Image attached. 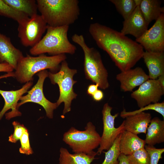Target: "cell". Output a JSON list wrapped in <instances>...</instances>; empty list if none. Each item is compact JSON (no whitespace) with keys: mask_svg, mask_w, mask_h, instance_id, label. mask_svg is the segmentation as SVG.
<instances>
[{"mask_svg":"<svg viewBox=\"0 0 164 164\" xmlns=\"http://www.w3.org/2000/svg\"><path fill=\"white\" fill-rule=\"evenodd\" d=\"M89 32L98 47L105 51L121 71L133 67L142 57V47L136 41L97 22L89 26Z\"/></svg>","mask_w":164,"mask_h":164,"instance_id":"1","label":"cell"},{"mask_svg":"<svg viewBox=\"0 0 164 164\" xmlns=\"http://www.w3.org/2000/svg\"><path fill=\"white\" fill-rule=\"evenodd\" d=\"M38 10L47 25L55 27L74 23L80 14L77 0H37Z\"/></svg>","mask_w":164,"mask_h":164,"instance_id":"2","label":"cell"},{"mask_svg":"<svg viewBox=\"0 0 164 164\" xmlns=\"http://www.w3.org/2000/svg\"><path fill=\"white\" fill-rule=\"evenodd\" d=\"M69 28V26L53 27L47 26L46 34L37 44L31 47L30 53L36 56L47 53L51 56L74 54L77 48L68 39Z\"/></svg>","mask_w":164,"mask_h":164,"instance_id":"3","label":"cell"},{"mask_svg":"<svg viewBox=\"0 0 164 164\" xmlns=\"http://www.w3.org/2000/svg\"><path fill=\"white\" fill-rule=\"evenodd\" d=\"M66 58L65 54L50 56L43 54L35 57L27 55L18 62L14 77L22 84L33 81L34 75L41 71L49 69L54 73L59 70L60 64Z\"/></svg>","mask_w":164,"mask_h":164,"instance_id":"4","label":"cell"},{"mask_svg":"<svg viewBox=\"0 0 164 164\" xmlns=\"http://www.w3.org/2000/svg\"><path fill=\"white\" fill-rule=\"evenodd\" d=\"M72 41L82 50L84 55V71L86 78L97 84L101 89L109 87L108 73L103 63L99 52L94 47H89L82 35L75 34L71 37Z\"/></svg>","mask_w":164,"mask_h":164,"instance_id":"5","label":"cell"},{"mask_svg":"<svg viewBox=\"0 0 164 164\" xmlns=\"http://www.w3.org/2000/svg\"><path fill=\"white\" fill-rule=\"evenodd\" d=\"M63 140L71 149L74 153L91 154L99 146L101 136L95 126L88 122L83 131L72 127L63 135Z\"/></svg>","mask_w":164,"mask_h":164,"instance_id":"6","label":"cell"},{"mask_svg":"<svg viewBox=\"0 0 164 164\" xmlns=\"http://www.w3.org/2000/svg\"><path fill=\"white\" fill-rule=\"evenodd\" d=\"M77 73L76 69L69 67L66 60L61 63L58 72H48V77L52 84L58 86L60 95L56 103L58 107L62 103H64L63 115L70 111L72 101L77 96L73 89V85L77 82L73 80V77Z\"/></svg>","mask_w":164,"mask_h":164,"instance_id":"7","label":"cell"},{"mask_svg":"<svg viewBox=\"0 0 164 164\" xmlns=\"http://www.w3.org/2000/svg\"><path fill=\"white\" fill-rule=\"evenodd\" d=\"M18 24V36L21 43L31 47L41 39L47 26L42 16L38 14Z\"/></svg>","mask_w":164,"mask_h":164,"instance_id":"8","label":"cell"},{"mask_svg":"<svg viewBox=\"0 0 164 164\" xmlns=\"http://www.w3.org/2000/svg\"><path fill=\"white\" fill-rule=\"evenodd\" d=\"M36 74L39 77L36 83L27 91V94L21 97L17 107L19 108L21 105L27 102L36 103L43 107L48 118L52 119L54 110L58 107L56 103H52L47 99L43 92V83L46 78L48 77V72L45 70Z\"/></svg>","mask_w":164,"mask_h":164,"instance_id":"9","label":"cell"},{"mask_svg":"<svg viewBox=\"0 0 164 164\" xmlns=\"http://www.w3.org/2000/svg\"><path fill=\"white\" fill-rule=\"evenodd\" d=\"M112 107L108 103H106L104 105L102 111L103 130L101 136L100 146L97 152V155H100L103 150H108L112 146L118 136L125 130L124 121L118 127H115V119L118 116V114L112 115Z\"/></svg>","mask_w":164,"mask_h":164,"instance_id":"10","label":"cell"},{"mask_svg":"<svg viewBox=\"0 0 164 164\" xmlns=\"http://www.w3.org/2000/svg\"><path fill=\"white\" fill-rule=\"evenodd\" d=\"M135 41L145 51L164 52V13H162L152 26Z\"/></svg>","mask_w":164,"mask_h":164,"instance_id":"11","label":"cell"},{"mask_svg":"<svg viewBox=\"0 0 164 164\" xmlns=\"http://www.w3.org/2000/svg\"><path fill=\"white\" fill-rule=\"evenodd\" d=\"M164 94V88L157 79H149L141 85L137 90L132 92L131 97L141 108L152 103L159 102Z\"/></svg>","mask_w":164,"mask_h":164,"instance_id":"12","label":"cell"},{"mask_svg":"<svg viewBox=\"0 0 164 164\" xmlns=\"http://www.w3.org/2000/svg\"><path fill=\"white\" fill-rule=\"evenodd\" d=\"M33 84V81H29L20 89L15 91H6L0 89V94L5 101L4 107L0 111V120L4 114L7 120L21 115L22 113L17 107L18 102L23 94L27 93Z\"/></svg>","mask_w":164,"mask_h":164,"instance_id":"13","label":"cell"},{"mask_svg":"<svg viewBox=\"0 0 164 164\" xmlns=\"http://www.w3.org/2000/svg\"><path fill=\"white\" fill-rule=\"evenodd\" d=\"M116 79L120 82L122 90L124 92H132L134 89L149 78L144 70L138 67L121 72L116 75Z\"/></svg>","mask_w":164,"mask_h":164,"instance_id":"14","label":"cell"},{"mask_svg":"<svg viewBox=\"0 0 164 164\" xmlns=\"http://www.w3.org/2000/svg\"><path fill=\"white\" fill-rule=\"evenodd\" d=\"M139 5L136 6L131 15L124 20L121 31L123 34L131 35L136 39L141 37L148 30L149 25L141 12Z\"/></svg>","mask_w":164,"mask_h":164,"instance_id":"15","label":"cell"},{"mask_svg":"<svg viewBox=\"0 0 164 164\" xmlns=\"http://www.w3.org/2000/svg\"><path fill=\"white\" fill-rule=\"evenodd\" d=\"M24 56L22 52L12 44L10 39L0 32V60L15 70L18 62Z\"/></svg>","mask_w":164,"mask_h":164,"instance_id":"16","label":"cell"},{"mask_svg":"<svg viewBox=\"0 0 164 164\" xmlns=\"http://www.w3.org/2000/svg\"><path fill=\"white\" fill-rule=\"evenodd\" d=\"M149 70V79H156L164 74V52L144 51L142 57Z\"/></svg>","mask_w":164,"mask_h":164,"instance_id":"17","label":"cell"},{"mask_svg":"<svg viewBox=\"0 0 164 164\" xmlns=\"http://www.w3.org/2000/svg\"><path fill=\"white\" fill-rule=\"evenodd\" d=\"M124 120L125 130L138 135L146 134L152 119L151 114L142 112L128 116Z\"/></svg>","mask_w":164,"mask_h":164,"instance_id":"18","label":"cell"},{"mask_svg":"<svg viewBox=\"0 0 164 164\" xmlns=\"http://www.w3.org/2000/svg\"><path fill=\"white\" fill-rule=\"evenodd\" d=\"M145 144V140L139 138L137 135L124 130L121 134L119 149L121 153L127 156L144 147Z\"/></svg>","mask_w":164,"mask_h":164,"instance_id":"19","label":"cell"},{"mask_svg":"<svg viewBox=\"0 0 164 164\" xmlns=\"http://www.w3.org/2000/svg\"><path fill=\"white\" fill-rule=\"evenodd\" d=\"M146 133L145 144L154 146L164 142V121L159 118L152 119Z\"/></svg>","mask_w":164,"mask_h":164,"instance_id":"20","label":"cell"},{"mask_svg":"<svg viewBox=\"0 0 164 164\" xmlns=\"http://www.w3.org/2000/svg\"><path fill=\"white\" fill-rule=\"evenodd\" d=\"M59 164H91L96 158L97 152L91 154L84 153H70L66 148L61 147L60 149Z\"/></svg>","mask_w":164,"mask_h":164,"instance_id":"21","label":"cell"},{"mask_svg":"<svg viewBox=\"0 0 164 164\" xmlns=\"http://www.w3.org/2000/svg\"><path fill=\"white\" fill-rule=\"evenodd\" d=\"M159 0H141L139 5L140 10L146 22L149 24L153 20H156L164 13L163 7H161Z\"/></svg>","mask_w":164,"mask_h":164,"instance_id":"22","label":"cell"},{"mask_svg":"<svg viewBox=\"0 0 164 164\" xmlns=\"http://www.w3.org/2000/svg\"><path fill=\"white\" fill-rule=\"evenodd\" d=\"M7 4L17 11L31 17L37 14L38 10L36 0H3Z\"/></svg>","mask_w":164,"mask_h":164,"instance_id":"23","label":"cell"},{"mask_svg":"<svg viewBox=\"0 0 164 164\" xmlns=\"http://www.w3.org/2000/svg\"><path fill=\"white\" fill-rule=\"evenodd\" d=\"M0 15L11 19L21 23L29 17L25 14L15 10L6 3L3 0H0Z\"/></svg>","mask_w":164,"mask_h":164,"instance_id":"24","label":"cell"},{"mask_svg":"<svg viewBox=\"0 0 164 164\" xmlns=\"http://www.w3.org/2000/svg\"><path fill=\"white\" fill-rule=\"evenodd\" d=\"M117 10L123 17L126 19L134 11L136 5L135 0H110Z\"/></svg>","mask_w":164,"mask_h":164,"instance_id":"25","label":"cell"},{"mask_svg":"<svg viewBox=\"0 0 164 164\" xmlns=\"http://www.w3.org/2000/svg\"><path fill=\"white\" fill-rule=\"evenodd\" d=\"M122 133L115 139L113 144L106 152L104 159L101 164H118V158L121 153L119 149V143Z\"/></svg>","mask_w":164,"mask_h":164,"instance_id":"26","label":"cell"},{"mask_svg":"<svg viewBox=\"0 0 164 164\" xmlns=\"http://www.w3.org/2000/svg\"><path fill=\"white\" fill-rule=\"evenodd\" d=\"M148 110H154L161 114L164 118V102L152 103L139 109L132 111H127L124 109L121 112L120 116L124 118L126 117Z\"/></svg>","mask_w":164,"mask_h":164,"instance_id":"27","label":"cell"},{"mask_svg":"<svg viewBox=\"0 0 164 164\" xmlns=\"http://www.w3.org/2000/svg\"><path fill=\"white\" fill-rule=\"evenodd\" d=\"M126 156L130 164H150V156L144 147Z\"/></svg>","mask_w":164,"mask_h":164,"instance_id":"28","label":"cell"},{"mask_svg":"<svg viewBox=\"0 0 164 164\" xmlns=\"http://www.w3.org/2000/svg\"><path fill=\"white\" fill-rule=\"evenodd\" d=\"M144 148L149 155L150 164H158L159 159L162 158L164 148L157 149L148 145H145Z\"/></svg>","mask_w":164,"mask_h":164,"instance_id":"29","label":"cell"},{"mask_svg":"<svg viewBox=\"0 0 164 164\" xmlns=\"http://www.w3.org/2000/svg\"><path fill=\"white\" fill-rule=\"evenodd\" d=\"M12 124L14 128V132L13 134L9 137V141L15 143L20 140L22 135L27 129L23 124L17 121H13Z\"/></svg>","mask_w":164,"mask_h":164,"instance_id":"30","label":"cell"},{"mask_svg":"<svg viewBox=\"0 0 164 164\" xmlns=\"http://www.w3.org/2000/svg\"><path fill=\"white\" fill-rule=\"evenodd\" d=\"M21 147L19 151L21 153L29 155L33 153L29 142V134L27 129L23 133L20 139Z\"/></svg>","mask_w":164,"mask_h":164,"instance_id":"31","label":"cell"},{"mask_svg":"<svg viewBox=\"0 0 164 164\" xmlns=\"http://www.w3.org/2000/svg\"><path fill=\"white\" fill-rule=\"evenodd\" d=\"M13 68L6 63H0V72H6L7 73L13 72Z\"/></svg>","mask_w":164,"mask_h":164,"instance_id":"32","label":"cell"},{"mask_svg":"<svg viewBox=\"0 0 164 164\" xmlns=\"http://www.w3.org/2000/svg\"><path fill=\"white\" fill-rule=\"evenodd\" d=\"M92 97L94 101H99L103 99L104 97V93L101 90L98 89Z\"/></svg>","mask_w":164,"mask_h":164,"instance_id":"33","label":"cell"},{"mask_svg":"<svg viewBox=\"0 0 164 164\" xmlns=\"http://www.w3.org/2000/svg\"><path fill=\"white\" fill-rule=\"evenodd\" d=\"M98 87L99 85L97 84L89 85L88 86L87 89V94L92 96L98 89Z\"/></svg>","mask_w":164,"mask_h":164,"instance_id":"34","label":"cell"},{"mask_svg":"<svg viewBox=\"0 0 164 164\" xmlns=\"http://www.w3.org/2000/svg\"><path fill=\"white\" fill-rule=\"evenodd\" d=\"M118 164H130L129 162L126 155L123 153H121L118 158Z\"/></svg>","mask_w":164,"mask_h":164,"instance_id":"35","label":"cell"},{"mask_svg":"<svg viewBox=\"0 0 164 164\" xmlns=\"http://www.w3.org/2000/svg\"><path fill=\"white\" fill-rule=\"evenodd\" d=\"M157 79L161 86L164 88V74L159 76Z\"/></svg>","mask_w":164,"mask_h":164,"instance_id":"36","label":"cell"},{"mask_svg":"<svg viewBox=\"0 0 164 164\" xmlns=\"http://www.w3.org/2000/svg\"><path fill=\"white\" fill-rule=\"evenodd\" d=\"M9 77H14V72L8 73L4 75L0 76V79L2 78Z\"/></svg>","mask_w":164,"mask_h":164,"instance_id":"37","label":"cell"},{"mask_svg":"<svg viewBox=\"0 0 164 164\" xmlns=\"http://www.w3.org/2000/svg\"><path fill=\"white\" fill-rule=\"evenodd\" d=\"M2 63V62H1V60H0V63Z\"/></svg>","mask_w":164,"mask_h":164,"instance_id":"38","label":"cell"}]
</instances>
